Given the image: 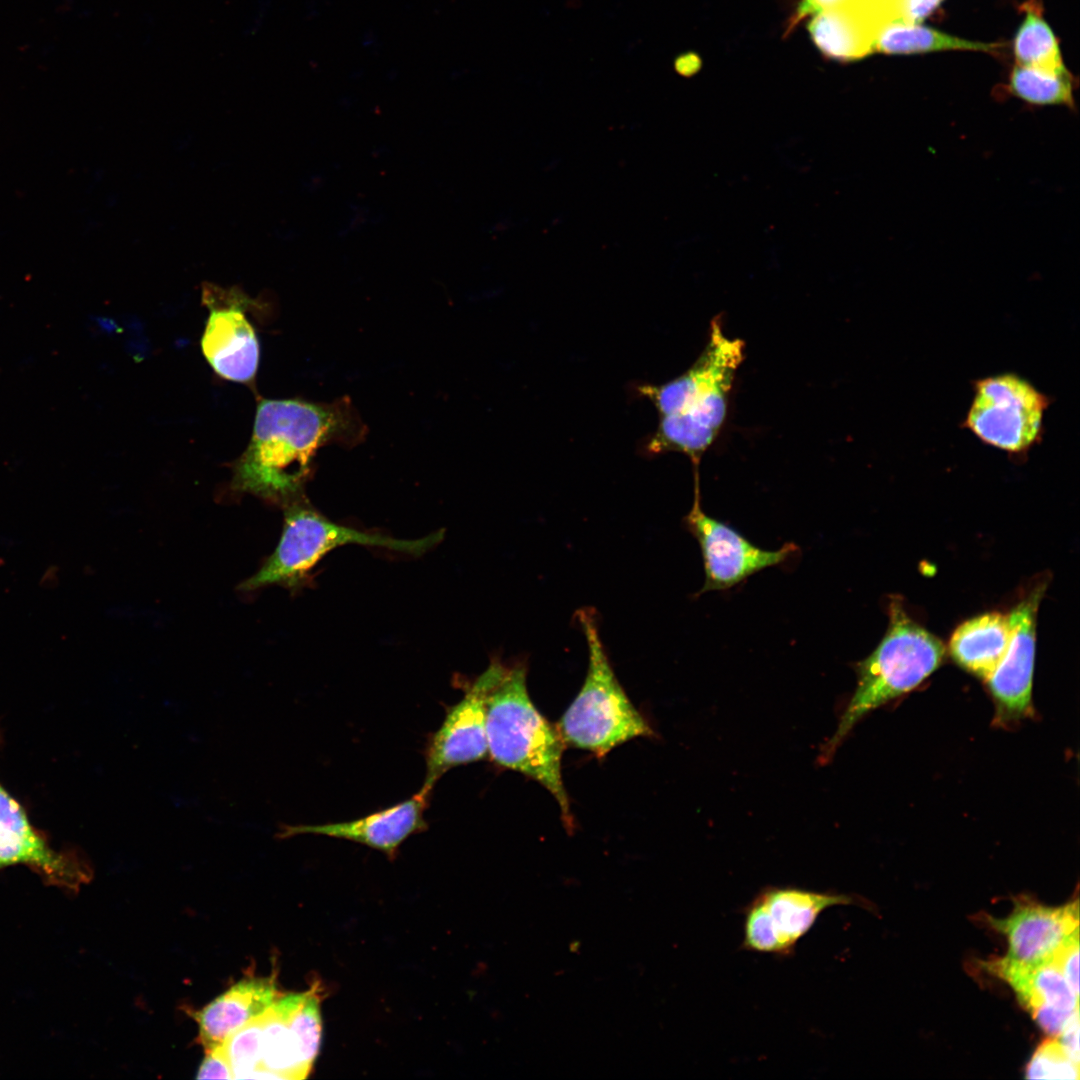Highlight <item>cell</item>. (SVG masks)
I'll list each match as a JSON object with an SVG mask.
<instances>
[{"label": "cell", "mask_w": 1080, "mask_h": 1080, "mask_svg": "<svg viewBox=\"0 0 1080 1080\" xmlns=\"http://www.w3.org/2000/svg\"><path fill=\"white\" fill-rule=\"evenodd\" d=\"M502 665L497 659L492 661L466 689L462 699L448 708L426 748V775L421 788L432 791L451 768L479 761L488 754L486 700Z\"/></svg>", "instance_id": "4fadbf2b"}, {"label": "cell", "mask_w": 1080, "mask_h": 1080, "mask_svg": "<svg viewBox=\"0 0 1080 1080\" xmlns=\"http://www.w3.org/2000/svg\"><path fill=\"white\" fill-rule=\"evenodd\" d=\"M1051 961L1057 965L1073 992L1079 997V933L1061 946Z\"/></svg>", "instance_id": "484cf974"}, {"label": "cell", "mask_w": 1080, "mask_h": 1080, "mask_svg": "<svg viewBox=\"0 0 1080 1080\" xmlns=\"http://www.w3.org/2000/svg\"><path fill=\"white\" fill-rule=\"evenodd\" d=\"M850 4L864 9H872L878 4V0H851Z\"/></svg>", "instance_id": "d6a6232c"}, {"label": "cell", "mask_w": 1080, "mask_h": 1080, "mask_svg": "<svg viewBox=\"0 0 1080 1080\" xmlns=\"http://www.w3.org/2000/svg\"><path fill=\"white\" fill-rule=\"evenodd\" d=\"M942 0H899L898 20L918 23L928 16Z\"/></svg>", "instance_id": "f1b7e54d"}, {"label": "cell", "mask_w": 1080, "mask_h": 1080, "mask_svg": "<svg viewBox=\"0 0 1080 1080\" xmlns=\"http://www.w3.org/2000/svg\"><path fill=\"white\" fill-rule=\"evenodd\" d=\"M1008 939L1006 959L1036 965L1052 960L1071 937L1079 933L1078 900L1060 907H1048L1022 900L1010 915L989 919Z\"/></svg>", "instance_id": "9a60e30c"}, {"label": "cell", "mask_w": 1080, "mask_h": 1080, "mask_svg": "<svg viewBox=\"0 0 1080 1080\" xmlns=\"http://www.w3.org/2000/svg\"><path fill=\"white\" fill-rule=\"evenodd\" d=\"M879 3L892 15V17L898 19V3L899 0H878Z\"/></svg>", "instance_id": "1f68e13d"}, {"label": "cell", "mask_w": 1080, "mask_h": 1080, "mask_svg": "<svg viewBox=\"0 0 1080 1080\" xmlns=\"http://www.w3.org/2000/svg\"><path fill=\"white\" fill-rule=\"evenodd\" d=\"M202 301L209 309L201 339L207 362L222 378L249 383L260 356L255 328L247 316L251 300L239 289L206 284Z\"/></svg>", "instance_id": "8fae6325"}, {"label": "cell", "mask_w": 1080, "mask_h": 1080, "mask_svg": "<svg viewBox=\"0 0 1080 1080\" xmlns=\"http://www.w3.org/2000/svg\"><path fill=\"white\" fill-rule=\"evenodd\" d=\"M443 538L438 531L419 539H397L367 533L335 523L305 504H292L285 512L281 539L261 569L242 583L251 591L268 585H295L328 552L347 544H360L422 554Z\"/></svg>", "instance_id": "8992f818"}, {"label": "cell", "mask_w": 1080, "mask_h": 1080, "mask_svg": "<svg viewBox=\"0 0 1080 1080\" xmlns=\"http://www.w3.org/2000/svg\"><path fill=\"white\" fill-rule=\"evenodd\" d=\"M1003 44L960 39L937 30L901 20L887 22L878 30L873 53L908 54L940 50H969L996 53Z\"/></svg>", "instance_id": "44dd1931"}, {"label": "cell", "mask_w": 1080, "mask_h": 1080, "mask_svg": "<svg viewBox=\"0 0 1080 1080\" xmlns=\"http://www.w3.org/2000/svg\"><path fill=\"white\" fill-rule=\"evenodd\" d=\"M1075 83L1070 71L1055 74L1016 64L1006 90L1032 106H1065L1075 110Z\"/></svg>", "instance_id": "603a6c76"}, {"label": "cell", "mask_w": 1080, "mask_h": 1080, "mask_svg": "<svg viewBox=\"0 0 1080 1080\" xmlns=\"http://www.w3.org/2000/svg\"><path fill=\"white\" fill-rule=\"evenodd\" d=\"M430 794L431 791L421 788L401 803L352 821L317 825L281 824L275 837L283 840L300 834L324 835L360 843L393 857L408 837L426 829L424 813Z\"/></svg>", "instance_id": "2e32d148"}, {"label": "cell", "mask_w": 1080, "mask_h": 1080, "mask_svg": "<svg viewBox=\"0 0 1080 1080\" xmlns=\"http://www.w3.org/2000/svg\"><path fill=\"white\" fill-rule=\"evenodd\" d=\"M316 989L279 997L261 1014L260 1062L253 1079H303L318 1055L322 1021Z\"/></svg>", "instance_id": "ba28073f"}, {"label": "cell", "mask_w": 1080, "mask_h": 1080, "mask_svg": "<svg viewBox=\"0 0 1080 1080\" xmlns=\"http://www.w3.org/2000/svg\"><path fill=\"white\" fill-rule=\"evenodd\" d=\"M1045 587H1034L1008 614L1011 638L1004 657L985 680L993 697L995 721L1006 724L1032 712L1036 615Z\"/></svg>", "instance_id": "5bb4252c"}, {"label": "cell", "mask_w": 1080, "mask_h": 1080, "mask_svg": "<svg viewBox=\"0 0 1080 1080\" xmlns=\"http://www.w3.org/2000/svg\"><path fill=\"white\" fill-rule=\"evenodd\" d=\"M1029 1079H1079V1064L1065 1053L1057 1039L1043 1042L1033 1054L1026 1068Z\"/></svg>", "instance_id": "d4e9b609"}, {"label": "cell", "mask_w": 1080, "mask_h": 1080, "mask_svg": "<svg viewBox=\"0 0 1080 1080\" xmlns=\"http://www.w3.org/2000/svg\"><path fill=\"white\" fill-rule=\"evenodd\" d=\"M850 2L851 0H801L787 24L785 35L789 34L804 18Z\"/></svg>", "instance_id": "83f0119b"}, {"label": "cell", "mask_w": 1080, "mask_h": 1080, "mask_svg": "<svg viewBox=\"0 0 1080 1080\" xmlns=\"http://www.w3.org/2000/svg\"><path fill=\"white\" fill-rule=\"evenodd\" d=\"M1021 8L1025 12V18L1014 42L1017 64L1055 74L1068 72L1056 37L1043 19L1039 3L1028 0Z\"/></svg>", "instance_id": "7402d4cb"}, {"label": "cell", "mask_w": 1080, "mask_h": 1080, "mask_svg": "<svg viewBox=\"0 0 1080 1080\" xmlns=\"http://www.w3.org/2000/svg\"><path fill=\"white\" fill-rule=\"evenodd\" d=\"M685 522L702 553L705 581L700 593L731 588L756 572L783 563L797 550L793 543L777 550L762 549L729 525L707 515L700 505L698 473H695L694 501Z\"/></svg>", "instance_id": "30bf717a"}, {"label": "cell", "mask_w": 1080, "mask_h": 1080, "mask_svg": "<svg viewBox=\"0 0 1080 1080\" xmlns=\"http://www.w3.org/2000/svg\"><path fill=\"white\" fill-rule=\"evenodd\" d=\"M1010 638L1008 615L988 612L960 624L951 636L949 650L959 666L986 680L1004 657Z\"/></svg>", "instance_id": "d6986e66"}, {"label": "cell", "mask_w": 1080, "mask_h": 1080, "mask_svg": "<svg viewBox=\"0 0 1080 1080\" xmlns=\"http://www.w3.org/2000/svg\"><path fill=\"white\" fill-rule=\"evenodd\" d=\"M854 903L851 896L794 887H766L744 909L747 951L788 957L824 910Z\"/></svg>", "instance_id": "9c48e42d"}, {"label": "cell", "mask_w": 1080, "mask_h": 1080, "mask_svg": "<svg viewBox=\"0 0 1080 1080\" xmlns=\"http://www.w3.org/2000/svg\"><path fill=\"white\" fill-rule=\"evenodd\" d=\"M1059 1041L1067 1056L1076 1064H1079V1011L1076 1009L1061 1033Z\"/></svg>", "instance_id": "f546056e"}, {"label": "cell", "mask_w": 1080, "mask_h": 1080, "mask_svg": "<svg viewBox=\"0 0 1080 1080\" xmlns=\"http://www.w3.org/2000/svg\"><path fill=\"white\" fill-rule=\"evenodd\" d=\"M744 341L728 337L721 319L711 321L706 345L680 376L638 387L658 411L659 424L645 448L649 454L679 452L698 466L725 425Z\"/></svg>", "instance_id": "7a4b0ae2"}, {"label": "cell", "mask_w": 1080, "mask_h": 1080, "mask_svg": "<svg viewBox=\"0 0 1080 1080\" xmlns=\"http://www.w3.org/2000/svg\"><path fill=\"white\" fill-rule=\"evenodd\" d=\"M261 1015L231 1033L222 1043L233 1079H253L260 1062Z\"/></svg>", "instance_id": "cb8c5ba5"}, {"label": "cell", "mask_w": 1080, "mask_h": 1080, "mask_svg": "<svg viewBox=\"0 0 1080 1080\" xmlns=\"http://www.w3.org/2000/svg\"><path fill=\"white\" fill-rule=\"evenodd\" d=\"M198 1079H233V1073L222 1044L206 1051L198 1071Z\"/></svg>", "instance_id": "4316f807"}, {"label": "cell", "mask_w": 1080, "mask_h": 1080, "mask_svg": "<svg viewBox=\"0 0 1080 1080\" xmlns=\"http://www.w3.org/2000/svg\"><path fill=\"white\" fill-rule=\"evenodd\" d=\"M675 67L681 75L691 76L700 69L701 60L695 53H686L678 57Z\"/></svg>", "instance_id": "4dcf8cb0"}, {"label": "cell", "mask_w": 1080, "mask_h": 1080, "mask_svg": "<svg viewBox=\"0 0 1080 1080\" xmlns=\"http://www.w3.org/2000/svg\"><path fill=\"white\" fill-rule=\"evenodd\" d=\"M988 968L1014 989L1032 1016L1044 1010L1072 1013L1078 1008L1079 997L1052 961L1028 965L1004 957L989 962Z\"/></svg>", "instance_id": "ac0fdd59"}, {"label": "cell", "mask_w": 1080, "mask_h": 1080, "mask_svg": "<svg viewBox=\"0 0 1080 1080\" xmlns=\"http://www.w3.org/2000/svg\"><path fill=\"white\" fill-rule=\"evenodd\" d=\"M962 427L985 445L1022 457L1040 443L1050 398L1024 377L1006 372L977 379Z\"/></svg>", "instance_id": "52a82bcc"}, {"label": "cell", "mask_w": 1080, "mask_h": 1080, "mask_svg": "<svg viewBox=\"0 0 1080 1080\" xmlns=\"http://www.w3.org/2000/svg\"><path fill=\"white\" fill-rule=\"evenodd\" d=\"M488 754L501 767L545 787L556 799L564 824L573 826L561 772L564 741L532 702L526 667L502 665L486 700Z\"/></svg>", "instance_id": "3957f363"}, {"label": "cell", "mask_w": 1080, "mask_h": 1080, "mask_svg": "<svg viewBox=\"0 0 1080 1080\" xmlns=\"http://www.w3.org/2000/svg\"><path fill=\"white\" fill-rule=\"evenodd\" d=\"M16 865L28 867L48 885L69 891L92 878L86 859L74 850L55 849L0 782V870Z\"/></svg>", "instance_id": "7c38bea8"}, {"label": "cell", "mask_w": 1080, "mask_h": 1080, "mask_svg": "<svg viewBox=\"0 0 1080 1080\" xmlns=\"http://www.w3.org/2000/svg\"><path fill=\"white\" fill-rule=\"evenodd\" d=\"M588 646L584 683L557 728L564 743L603 757L637 737L654 735L619 683L600 637L595 611L577 612Z\"/></svg>", "instance_id": "5b68a950"}, {"label": "cell", "mask_w": 1080, "mask_h": 1080, "mask_svg": "<svg viewBox=\"0 0 1080 1080\" xmlns=\"http://www.w3.org/2000/svg\"><path fill=\"white\" fill-rule=\"evenodd\" d=\"M279 998L273 977L242 980L194 1014L205 1051L221 1045L236 1029L268 1010Z\"/></svg>", "instance_id": "e0dca14e"}, {"label": "cell", "mask_w": 1080, "mask_h": 1080, "mask_svg": "<svg viewBox=\"0 0 1080 1080\" xmlns=\"http://www.w3.org/2000/svg\"><path fill=\"white\" fill-rule=\"evenodd\" d=\"M810 37L827 58L847 62L873 53L878 27L850 4L834 7L812 16L808 23Z\"/></svg>", "instance_id": "ffe728a7"}, {"label": "cell", "mask_w": 1080, "mask_h": 1080, "mask_svg": "<svg viewBox=\"0 0 1080 1080\" xmlns=\"http://www.w3.org/2000/svg\"><path fill=\"white\" fill-rule=\"evenodd\" d=\"M362 433L348 400L317 404L265 399L236 465L234 486L264 498L286 499L301 487L320 447L331 441L354 443Z\"/></svg>", "instance_id": "6da1fadb"}, {"label": "cell", "mask_w": 1080, "mask_h": 1080, "mask_svg": "<svg viewBox=\"0 0 1080 1080\" xmlns=\"http://www.w3.org/2000/svg\"><path fill=\"white\" fill-rule=\"evenodd\" d=\"M944 655L943 643L915 622L898 600L891 601L888 629L875 650L857 663L855 692L822 748L820 760H830L868 712L921 684L941 665Z\"/></svg>", "instance_id": "277c9868"}]
</instances>
